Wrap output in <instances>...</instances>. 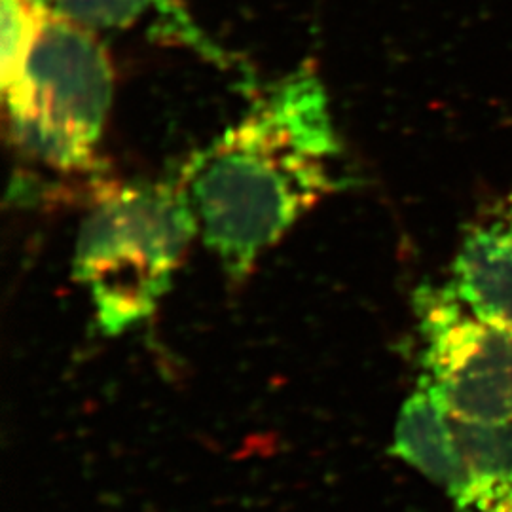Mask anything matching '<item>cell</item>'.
Wrapping results in <instances>:
<instances>
[{"label":"cell","instance_id":"6da1fadb","mask_svg":"<svg viewBox=\"0 0 512 512\" xmlns=\"http://www.w3.org/2000/svg\"><path fill=\"white\" fill-rule=\"evenodd\" d=\"M338 139L327 92L302 67L190 160L181 184L203 243L232 277L336 186Z\"/></svg>","mask_w":512,"mask_h":512},{"label":"cell","instance_id":"7a4b0ae2","mask_svg":"<svg viewBox=\"0 0 512 512\" xmlns=\"http://www.w3.org/2000/svg\"><path fill=\"white\" fill-rule=\"evenodd\" d=\"M198 234L181 186L122 184L101 192L82 220L74 270L110 336L147 319Z\"/></svg>","mask_w":512,"mask_h":512},{"label":"cell","instance_id":"3957f363","mask_svg":"<svg viewBox=\"0 0 512 512\" xmlns=\"http://www.w3.org/2000/svg\"><path fill=\"white\" fill-rule=\"evenodd\" d=\"M112 86L109 55L97 33L46 10L18 76L2 88L16 145L59 171L90 167Z\"/></svg>","mask_w":512,"mask_h":512},{"label":"cell","instance_id":"277c9868","mask_svg":"<svg viewBox=\"0 0 512 512\" xmlns=\"http://www.w3.org/2000/svg\"><path fill=\"white\" fill-rule=\"evenodd\" d=\"M416 310L425 385L456 420L512 421V332L480 319L450 287H425Z\"/></svg>","mask_w":512,"mask_h":512},{"label":"cell","instance_id":"5b68a950","mask_svg":"<svg viewBox=\"0 0 512 512\" xmlns=\"http://www.w3.org/2000/svg\"><path fill=\"white\" fill-rule=\"evenodd\" d=\"M452 289L480 319L512 332V198L467 232Z\"/></svg>","mask_w":512,"mask_h":512},{"label":"cell","instance_id":"8992f818","mask_svg":"<svg viewBox=\"0 0 512 512\" xmlns=\"http://www.w3.org/2000/svg\"><path fill=\"white\" fill-rule=\"evenodd\" d=\"M461 458V480L452 495L471 512H512V427L452 418Z\"/></svg>","mask_w":512,"mask_h":512},{"label":"cell","instance_id":"52a82bcc","mask_svg":"<svg viewBox=\"0 0 512 512\" xmlns=\"http://www.w3.org/2000/svg\"><path fill=\"white\" fill-rule=\"evenodd\" d=\"M50 10L93 33L129 31L148 25L154 35L224 63L222 52L196 27L183 0H50Z\"/></svg>","mask_w":512,"mask_h":512},{"label":"cell","instance_id":"ba28073f","mask_svg":"<svg viewBox=\"0 0 512 512\" xmlns=\"http://www.w3.org/2000/svg\"><path fill=\"white\" fill-rule=\"evenodd\" d=\"M393 452L452 497L461 480V458L452 416L421 384L404 403L395 427Z\"/></svg>","mask_w":512,"mask_h":512},{"label":"cell","instance_id":"9c48e42d","mask_svg":"<svg viewBox=\"0 0 512 512\" xmlns=\"http://www.w3.org/2000/svg\"><path fill=\"white\" fill-rule=\"evenodd\" d=\"M46 10L48 8H42L37 0H2V88H6L18 76L19 69L33 44V38L37 35L40 18Z\"/></svg>","mask_w":512,"mask_h":512},{"label":"cell","instance_id":"30bf717a","mask_svg":"<svg viewBox=\"0 0 512 512\" xmlns=\"http://www.w3.org/2000/svg\"><path fill=\"white\" fill-rule=\"evenodd\" d=\"M37 2L42 8H48V10H50V0H37Z\"/></svg>","mask_w":512,"mask_h":512}]
</instances>
